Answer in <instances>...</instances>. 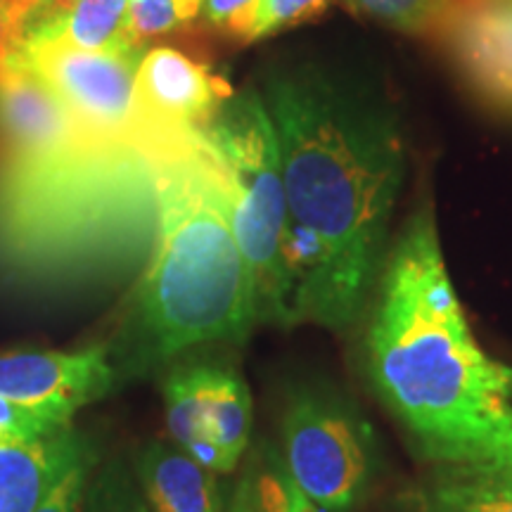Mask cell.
Segmentation results:
<instances>
[{
  "instance_id": "obj_10",
  "label": "cell",
  "mask_w": 512,
  "mask_h": 512,
  "mask_svg": "<svg viewBox=\"0 0 512 512\" xmlns=\"http://www.w3.org/2000/svg\"><path fill=\"white\" fill-rule=\"evenodd\" d=\"M230 95L226 81L178 48H147L138 64L136 112L152 145L200 131Z\"/></svg>"
},
{
  "instance_id": "obj_4",
  "label": "cell",
  "mask_w": 512,
  "mask_h": 512,
  "mask_svg": "<svg viewBox=\"0 0 512 512\" xmlns=\"http://www.w3.org/2000/svg\"><path fill=\"white\" fill-rule=\"evenodd\" d=\"M254 325L252 275L226 190L192 133L162 157L155 249L107 354L121 387L197 347L242 344Z\"/></svg>"
},
{
  "instance_id": "obj_25",
  "label": "cell",
  "mask_w": 512,
  "mask_h": 512,
  "mask_svg": "<svg viewBox=\"0 0 512 512\" xmlns=\"http://www.w3.org/2000/svg\"><path fill=\"white\" fill-rule=\"evenodd\" d=\"M29 10V0H0V64L17 48Z\"/></svg>"
},
{
  "instance_id": "obj_3",
  "label": "cell",
  "mask_w": 512,
  "mask_h": 512,
  "mask_svg": "<svg viewBox=\"0 0 512 512\" xmlns=\"http://www.w3.org/2000/svg\"><path fill=\"white\" fill-rule=\"evenodd\" d=\"M171 145L95 140L0 159V280L55 290L138 264L155 249L159 169Z\"/></svg>"
},
{
  "instance_id": "obj_7",
  "label": "cell",
  "mask_w": 512,
  "mask_h": 512,
  "mask_svg": "<svg viewBox=\"0 0 512 512\" xmlns=\"http://www.w3.org/2000/svg\"><path fill=\"white\" fill-rule=\"evenodd\" d=\"M145 50H81L53 38H22L12 57L41 76L88 133L110 143L159 147L143 136L136 112V74Z\"/></svg>"
},
{
  "instance_id": "obj_24",
  "label": "cell",
  "mask_w": 512,
  "mask_h": 512,
  "mask_svg": "<svg viewBox=\"0 0 512 512\" xmlns=\"http://www.w3.org/2000/svg\"><path fill=\"white\" fill-rule=\"evenodd\" d=\"M72 425H62L48 415L19 406L15 401L0 399V441H24L43 439L67 430Z\"/></svg>"
},
{
  "instance_id": "obj_21",
  "label": "cell",
  "mask_w": 512,
  "mask_h": 512,
  "mask_svg": "<svg viewBox=\"0 0 512 512\" xmlns=\"http://www.w3.org/2000/svg\"><path fill=\"white\" fill-rule=\"evenodd\" d=\"M98 463V444H95L91 434L81 432L74 453L69 456L67 463H64L60 475H57L36 512H81L88 482H91L93 470L98 467Z\"/></svg>"
},
{
  "instance_id": "obj_12",
  "label": "cell",
  "mask_w": 512,
  "mask_h": 512,
  "mask_svg": "<svg viewBox=\"0 0 512 512\" xmlns=\"http://www.w3.org/2000/svg\"><path fill=\"white\" fill-rule=\"evenodd\" d=\"M437 41L489 110L512 114V0H456Z\"/></svg>"
},
{
  "instance_id": "obj_19",
  "label": "cell",
  "mask_w": 512,
  "mask_h": 512,
  "mask_svg": "<svg viewBox=\"0 0 512 512\" xmlns=\"http://www.w3.org/2000/svg\"><path fill=\"white\" fill-rule=\"evenodd\" d=\"M81 512H150L131 463L119 456L100 460L88 482Z\"/></svg>"
},
{
  "instance_id": "obj_15",
  "label": "cell",
  "mask_w": 512,
  "mask_h": 512,
  "mask_svg": "<svg viewBox=\"0 0 512 512\" xmlns=\"http://www.w3.org/2000/svg\"><path fill=\"white\" fill-rule=\"evenodd\" d=\"M22 38H53L81 50L138 48L128 36V0H62L46 15L29 19Z\"/></svg>"
},
{
  "instance_id": "obj_8",
  "label": "cell",
  "mask_w": 512,
  "mask_h": 512,
  "mask_svg": "<svg viewBox=\"0 0 512 512\" xmlns=\"http://www.w3.org/2000/svg\"><path fill=\"white\" fill-rule=\"evenodd\" d=\"M166 430L197 463L230 475L252 439L254 408L247 382L221 361H176L162 380Z\"/></svg>"
},
{
  "instance_id": "obj_13",
  "label": "cell",
  "mask_w": 512,
  "mask_h": 512,
  "mask_svg": "<svg viewBox=\"0 0 512 512\" xmlns=\"http://www.w3.org/2000/svg\"><path fill=\"white\" fill-rule=\"evenodd\" d=\"M150 512H226L216 472L174 441H147L131 460Z\"/></svg>"
},
{
  "instance_id": "obj_6",
  "label": "cell",
  "mask_w": 512,
  "mask_h": 512,
  "mask_svg": "<svg viewBox=\"0 0 512 512\" xmlns=\"http://www.w3.org/2000/svg\"><path fill=\"white\" fill-rule=\"evenodd\" d=\"M280 458L294 484L325 512L356 510L380 472L375 430L328 384H297L280 413Z\"/></svg>"
},
{
  "instance_id": "obj_26",
  "label": "cell",
  "mask_w": 512,
  "mask_h": 512,
  "mask_svg": "<svg viewBox=\"0 0 512 512\" xmlns=\"http://www.w3.org/2000/svg\"><path fill=\"white\" fill-rule=\"evenodd\" d=\"M31 3V10H29V15H27V22L29 19H36V17H41V15H46V12H50L55 8V5H60L62 0H29ZM24 22V24H27Z\"/></svg>"
},
{
  "instance_id": "obj_9",
  "label": "cell",
  "mask_w": 512,
  "mask_h": 512,
  "mask_svg": "<svg viewBox=\"0 0 512 512\" xmlns=\"http://www.w3.org/2000/svg\"><path fill=\"white\" fill-rule=\"evenodd\" d=\"M119 387L107 344L76 351H0V399L27 406L62 425Z\"/></svg>"
},
{
  "instance_id": "obj_23",
  "label": "cell",
  "mask_w": 512,
  "mask_h": 512,
  "mask_svg": "<svg viewBox=\"0 0 512 512\" xmlns=\"http://www.w3.org/2000/svg\"><path fill=\"white\" fill-rule=\"evenodd\" d=\"M259 5L261 0H202L197 19L223 36L252 41Z\"/></svg>"
},
{
  "instance_id": "obj_18",
  "label": "cell",
  "mask_w": 512,
  "mask_h": 512,
  "mask_svg": "<svg viewBox=\"0 0 512 512\" xmlns=\"http://www.w3.org/2000/svg\"><path fill=\"white\" fill-rule=\"evenodd\" d=\"M358 17L411 36L437 38L456 0H344Z\"/></svg>"
},
{
  "instance_id": "obj_20",
  "label": "cell",
  "mask_w": 512,
  "mask_h": 512,
  "mask_svg": "<svg viewBox=\"0 0 512 512\" xmlns=\"http://www.w3.org/2000/svg\"><path fill=\"white\" fill-rule=\"evenodd\" d=\"M202 0H128V36L138 48L200 17Z\"/></svg>"
},
{
  "instance_id": "obj_2",
  "label": "cell",
  "mask_w": 512,
  "mask_h": 512,
  "mask_svg": "<svg viewBox=\"0 0 512 512\" xmlns=\"http://www.w3.org/2000/svg\"><path fill=\"white\" fill-rule=\"evenodd\" d=\"M363 332V370L432 465H512V366L472 335L432 209L389 247Z\"/></svg>"
},
{
  "instance_id": "obj_17",
  "label": "cell",
  "mask_w": 512,
  "mask_h": 512,
  "mask_svg": "<svg viewBox=\"0 0 512 512\" xmlns=\"http://www.w3.org/2000/svg\"><path fill=\"white\" fill-rule=\"evenodd\" d=\"M226 512H325L294 484L273 444L256 446L249 456Z\"/></svg>"
},
{
  "instance_id": "obj_14",
  "label": "cell",
  "mask_w": 512,
  "mask_h": 512,
  "mask_svg": "<svg viewBox=\"0 0 512 512\" xmlns=\"http://www.w3.org/2000/svg\"><path fill=\"white\" fill-rule=\"evenodd\" d=\"M79 437L72 425L53 437L0 441V512H36Z\"/></svg>"
},
{
  "instance_id": "obj_16",
  "label": "cell",
  "mask_w": 512,
  "mask_h": 512,
  "mask_svg": "<svg viewBox=\"0 0 512 512\" xmlns=\"http://www.w3.org/2000/svg\"><path fill=\"white\" fill-rule=\"evenodd\" d=\"M422 498L427 512H512V465H432Z\"/></svg>"
},
{
  "instance_id": "obj_22",
  "label": "cell",
  "mask_w": 512,
  "mask_h": 512,
  "mask_svg": "<svg viewBox=\"0 0 512 512\" xmlns=\"http://www.w3.org/2000/svg\"><path fill=\"white\" fill-rule=\"evenodd\" d=\"M332 3L335 0H261L252 41L309 22V19L323 15Z\"/></svg>"
},
{
  "instance_id": "obj_11",
  "label": "cell",
  "mask_w": 512,
  "mask_h": 512,
  "mask_svg": "<svg viewBox=\"0 0 512 512\" xmlns=\"http://www.w3.org/2000/svg\"><path fill=\"white\" fill-rule=\"evenodd\" d=\"M95 140L102 138L88 133L27 64L12 55L0 64V159L60 155Z\"/></svg>"
},
{
  "instance_id": "obj_5",
  "label": "cell",
  "mask_w": 512,
  "mask_h": 512,
  "mask_svg": "<svg viewBox=\"0 0 512 512\" xmlns=\"http://www.w3.org/2000/svg\"><path fill=\"white\" fill-rule=\"evenodd\" d=\"M197 136L226 190L230 226L252 275L256 325L290 328L283 162L264 98L233 93Z\"/></svg>"
},
{
  "instance_id": "obj_1",
  "label": "cell",
  "mask_w": 512,
  "mask_h": 512,
  "mask_svg": "<svg viewBox=\"0 0 512 512\" xmlns=\"http://www.w3.org/2000/svg\"><path fill=\"white\" fill-rule=\"evenodd\" d=\"M283 162L290 325L349 330L368 311L406 174L399 114L361 76L318 67L266 79Z\"/></svg>"
}]
</instances>
